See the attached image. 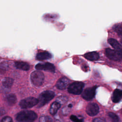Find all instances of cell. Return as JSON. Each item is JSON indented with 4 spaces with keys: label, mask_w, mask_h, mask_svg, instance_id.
<instances>
[{
    "label": "cell",
    "mask_w": 122,
    "mask_h": 122,
    "mask_svg": "<svg viewBox=\"0 0 122 122\" xmlns=\"http://www.w3.org/2000/svg\"><path fill=\"white\" fill-rule=\"evenodd\" d=\"M121 43H122V39L121 40Z\"/></svg>",
    "instance_id": "4316f807"
},
{
    "label": "cell",
    "mask_w": 122,
    "mask_h": 122,
    "mask_svg": "<svg viewBox=\"0 0 122 122\" xmlns=\"http://www.w3.org/2000/svg\"><path fill=\"white\" fill-rule=\"evenodd\" d=\"M39 122H53V120L48 116H42L40 117Z\"/></svg>",
    "instance_id": "ffe728a7"
},
{
    "label": "cell",
    "mask_w": 122,
    "mask_h": 122,
    "mask_svg": "<svg viewBox=\"0 0 122 122\" xmlns=\"http://www.w3.org/2000/svg\"><path fill=\"white\" fill-rule=\"evenodd\" d=\"M92 122H106L105 121L101 118H95L93 120Z\"/></svg>",
    "instance_id": "cb8c5ba5"
},
{
    "label": "cell",
    "mask_w": 122,
    "mask_h": 122,
    "mask_svg": "<svg viewBox=\"0 0 122 122\" xmlns=\"http://www.w3.org/2000/svg\"><path fill=\"white\" fill-rule=\"evenodd\" d=\"M99 111V108L98 105L94 102L89 103L86 109V111L87 113L91 116H93L98 114Z\"/></svg>",
    "instance_id": "9c48e42d"
},
{
    "label": "cell",
    "mask_w": 122,
    "mask_h": 122,
    "mask_svg": "<svg viewBox=\"0 0 122 122\" xmlns=\"http://www.w3.org/2000/svg\"><path fill=\"white\" fill-rule=\"evenodd\" d=\"M70 119L73 122H83V121L82 119H80L77 117L73 115L71 116Z\"/></svg>",
    "instance_id": "44dd1931"
},
{
    "label": "cell",
    "mask_w": 122,
    "mask_h": 122,
    "mask_svg": "<svg viewBox=\"0 0 122 122\" xmlns=\"http://www.w3.org/2000/svg\"><path fill=\"white\" fill-rule=\"evenodd\" d=\"M13 83V80L10 78L6 77L3 79L2 84L3 86L6 88H9L11 87Z\"/></svg>",
    "instance_id": "e0dca14e"
},
{
    "label": "cell",
    "mask_w": 122,
    "mask_h": 122,
    "mask_svg": "<svg viewBox=\"0 0 122 122\" xmlns=\"http://www.w3.org/2000/svg\"><path fill=\"white\" fill-rule=\"evenodd\" d=\"M122 98V91L119 89H116L114 91L112 96V100L113 102L115 103L118 102Z\"/></svg>",
    "instance_id": "8fae6325"
},
{
    "label": "cell",
    "mask_w": 122,
    "mask_h": 122,
    "mask_svg": "<svg viewBox=\"0 0 122 122\" xmlns=\"http://www.w3.org/2000/svg\"><path fill=\"white\" fill-rule=\"evenodd\" d=\"M108 42L114 49L116 50H120L122 48V46L120 45V44L114 39H109L108 40Z\"/></svg>",
    "instance_id": "ac0fdd59"
},
{
    "label": "cell",
    "mask_w": 122,
    "mask_h": 122,
    "mask_svg": "<svg viewBox=\"0 0 122 122\" xmlns=\"http://www.w3.org/2000/svg\"><path fill=\"white\" fill-rule=\"evenodd\" d=\"M52 57L51 54L48 51H44L37 53L36 55V59L38 60H45L51 58Z\"/></svg>",
    "instance_id": "7c38bea8"
},
{
    "label": "cell",
    "mask_w": 122,
    "mask_h": 122,
    "mask_svg": "<svg viewBox=\"0 0 122 122\" xmlns=\"http://www.w3.org/2000/svg\"><path fill=\"white\" fill-rule=\"evenodd\" d=\"M84 57L89 61H96L99 59V55L98 53L95 51L89 52L84 55Z\"/></svg>",
    "instance_id": "4fadbf2b"
},
{
    "label": "cell",
    "mask_w": 122,
    "mask_h": 122,
    "mask_svg": "<svg viewBox=\"0 0 122 122\" xmlns=\"http://www.w3.org/2000/svg\"><path fill=\"white\" fill-rule=\"evenodd\" d=\"M108 116L112 122H118L119 121L118 116L113 112H109Z\"/></svg>",
    "instance_id": "d6986e66"
},
{
    "label": "cell",
    "mask_w": 122,
    "mask_h": 122,
    "mask_svg": "<svg viewBox=\"0 0 122 122\" xmlns=\"http://www.w3.org/2000/svg\"><path fill=\"white\" fill-rule=\"evenodd\" d=\"M37 118V114L32 111H21L16 116V119L19 122H33Z\"/></svg>",
    "instance_id": "6da1fadb"
},
{
    "label": "cell",
    "mask_w": 122,
    "mask_h": 122,
    "mask_svg": "<svg viewBox=\"0 0 122 122\" xmlns=\"http://www.w3.org/2000/svg\"><path fill=\"white\" fill-rule=\"evenodd\" d=\"M84 84L80 81H75L71 83L68 88V91L69 93L78 95L82 92Z\"/></svg>",
    "instance_id": "277c9868"
},
{
    "label": "cell",
    "mask_w": 122,
    "mask_h": 122,
    "mask_svg": "<svg viewBox=\"0 0 122 122\" xmlns=\"http://www.w3.org/2000/svg\"></svg>",
    "instance_id": "83f0119b"
},
{
    "label": "cell",
    "mask_w": 122,
    "mask_h": 122,
    "mask_svg": "<svg viewBox=\"0 0 122 122\" xmlns=\"http://www.w3.org/2000/svg\"><path fill=\"white\" fill-rule=\"evenodd\" d=\"M119 51H120V52H121V53L122 55V50H119Z\"/></svg>",
    "instance_id": "484cf974"
},
{
    "label": "cell",
    "mask_w": 122,
    "mask_h": 122,
    "mask_svg": "<svg viewBox=\"0 0 122 122\" xmlns=\"http://www.w3.org/2000/svg\"><path fill=\"white\" fill-rule=\"evenodd\" d=\"M69 81V80L68 78L66 77H62L57 81L56 84V87L60 90L65 89L68 86Z\"/></svg>",
    "instance_id": "30bf717a"
},
{
    "label": "cell",
    "mask_w": 122,
    "mask_h": 122,
    "mask_svg": "<svg viewBox=\"0 0 122 122\" xmlns=\"http://www.w3.org/2000/svg\"><path fill=\"white\" fill-rule=\"evenodd\" d=\"M0 122H13L12 119L9 116H6L2 119Z\"/></svg>",
    "instance_id": "603a6c76"
},
{
    "label": "cell",
    "mask_w": 122,
    "mask_h": 122,
    "mask_svg": "<svg viewBox=\"0 0 122 122\" xmlns=\"http://www.w3.org/2000/svg\"><path fill=\"white\" fill-rule=\"evenodd\" d=\"M55 96L53 92L51 91H46L41 92L39 95L38 100V107H41L51 100Z\"/></svg>",
    "instance_id": "7a4b0ae2"
},
{
    "label": "cell",
    "mask_w": 122,
    "mask_h": 122,
    "mask_svg": "<svg viewBox=\"0 0 122 122\" xmlns=\"http://www.w3.org/2000/svg\"><path fill=\"white\" fill-rule=\"evenodd\" d=\"M72 105L71 104H70L68 105V107H70V108L72 107Z\"/></svg>",
    "instance_id": "d4e9b609"
},
{
    "label": "cell",
    "mask_w": 122,
    "mask_h": 122,
    "mask_svg": "<svg viewBox=\"0 0 122 122\" xmlns=\"http://www.w3.org/2000/svg\"><path fill=\"white\" fill-rule=\"evenodd\" d=\"M105 54L110 60L114 61H121L122 60V55L120 51L107 48L105 50Z\"/></svg>",
    "instance_id": "8992f818"
},
{
    "label": "cell",
    "mask_w": 122,
    "mask_h": 122,
    "mask_svg": "<svg viewBox=\"0 0 122 122\" xmlns=\"http://www.w3.org/2000/svg\"><path fill=\"white\" fill-rule=\"evenodd\" d=\"M115 31L120 35L122 36V27L117 26L115 28Z\"/></svg>",
    "instance_id": "7402d4cb"
},
{
    "label": "cell",
    "mask_w": 122,
    "mask_h": 122,
    "mask_svg": "<svg viewBox=\"0 0 122 122\" xmlns=\"http://www.w3.org/2000/svg\"><path fill=\"white\" fill-rule=\"evenodd\" d=\"M35 68L38 70H44L48 71L51 72H54L55 66L54 65L49 62H43L39 63L36 65Z\"/></svg>",
    "instance_id": "ba28073f"
},
{
    "label": "cell",
    "mask_w": 122,
    "mask_h": 122,
    "mask_svg": "<svg viewBox=\"0 0 122 122\" xmlns=\"http://www.w3.org/2000/svg\"><path fill=\"white\" fill-rule=\"evenodd\" d=\"M61 107V104L57 101L53 102L51 105L50 108V112L51 115H54L56 113L58 110Z\"/></svg>",
    "instance_id": "9a60e30c"
},
{
    "label": "cell",
    "mask_w": 122,
    "mask_h": 122,
    "mask_svg": "<svg viewBox=\"0 0 122 122\" xmlns=\"http://www.w3.org/2000/svg\"><path fill=\"white\" fill-rule=\"evenodd\" d=\"M15 66L19 69L22 70L24 71H28L30 69L29 64L28 63L23 61H16L15 62Z\"/></svg>",
    "instance_id": "5bb4252c"
},
{
    "label": "cell",
    "mask_w": 122,
    "mask_h": 122,
    "mask_svg": "<svg viewBox=\"0 0 122 122\" xmlns=\"http://www.w3.org/2000/svg\"><path fill=\"white\" fill-rule=\"evenodd\" d=\"M44 80V74L39 71H33L30 74L31 82L36 86H40L43 83Z\"/></svg>",
    "instance_id": "3957f363"
},
{
    "label": "cell",
    "mask_w": 122,
    "mask_h": 122,
    "mask_svg": "<svg viewBox=\"0 0 122 122\" xmlns=\"http://www.w3.org/2000/svg\"><path fill=\"white\" fill-rule=\"evenodd\" d=\"M5 101L9 105H13L16 102L17 98L15 94L11 93L8 94L6 96Z\"/></svg>",
    "instance_id": "2e32d148"
},
{
    "label": "cell",
    "mask_w": 122,
    "mask_h": 122,
    "mask_svg": "<svg viewBox=\"0 0 122 122\" xmlns=\"http://www.w3.org/2000/svg\"><path fill=\"white\" fill-rule=\"evenodd\" d=\"M38 100L37 99L29 97L21 100L19 103V105L22 109H28L38 104Z\"/></svg>",
    "instance_id": "5b68a950"
},
{
    "label": "cell",
    "mask_w": 122,
    "mask_h": 122,
    "mask_svg": "<svg viewBox=\"0 0 122 122\" xmlns=\"http://www.w3.org/2000/svg\"><path fill=\"white\" fill-rule=\"evenodd\" d=\"M96 88L97 86H94L93 87H89L85 89L82 92V97L87 101L91 100L95 96Z\"/></svg>",
    "instance_id": "52a82bcc"
}]
</instances>
